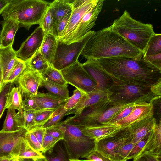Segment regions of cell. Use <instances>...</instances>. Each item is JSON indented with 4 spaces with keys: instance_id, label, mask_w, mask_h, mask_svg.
I'll return each instance as SVG.
<instances>
[{
    "instance_id": "obj_1",
    "label": "cell",
    "mask_w": 161,
    "mask_h": 161,
    "mask_svg": "<svg viewBox=\"0 0 161 161\" xmlns=\"http://www.w3.org/2000/svg\"><path fill=\"white\" fill-rule=\"evenodd\" d=\"M97 60L112 81L150 87L161 80V70L150 64L143 54L139 60L117 57Z\"/></svg>"
},
{
    "instance_id": "obj_2",
    "label": "cell",
    "mask_w": 161,
    "mask_h": 161,
    "mask_svg": "<svg viewBox=\"0 0 161 161\" xmlns=\"http://www.w3.org/2000/svg\"><path fill=\"white\" fill-rule=\"evenodd\" d=\"M143 54L109 26L95 32L80 55L87 59L126 57L139 60Z\"/></svg>"
},
{
    "instance_id": "obj_3",
    "label": "cell",
    "mask_w": 161,
    "mask_h": 161,
    "mask_svg": "<svg viewBox=\"0 0 161 161\" xmlns=\"http://www.w3.org/2000/svg\"><path fill=\"white\" fill-rule=\"evenodd\" d=\"M110 27L143 54L151 38L155 33L151 24L134 19L126 10Z\"/></svg>"
},
{
    "instance_id": "obj_4",
    "label": "cell",
    "mask_w": 161,
    "mask_h": 161,
    "mask_svg": "<svg viewBox=\"0 0 161 161\" xmlns=\"http://www.w3.org/2000/svg\"><path fill=\"white\" fill-rule=\"evenodd\" d=\"M48 5L42 0H11L2 14L4 19L17 21L19 27L29 30L35 24H39Z\"/></svg>"
},
{
    "instance_id": "obj_5",
    "label": "cell",
    "mask_w": 161,
    "mask_h": 161,
    "mask_svg": "<svg viewBox=\"0 0 161 161\" xmlns=\"http://www.w3.org/2000/svg\"><path fill=\"white\" fill-rule=\"evenodd\" d=\"M134 104H114L107 99L86 108L80 114L69 117L62 122L83 126L106 124L125 108Z\"/></svg>"
},
{
    "instance_id": "obj_6",
    "label": "cell",
    "mask_w": 161,
    "mask_h": 161,
    "mask_svg": "<svg viewBox=\"0 0 161 161\" xmlns=\"http://www.w3.org/2000/svg\"><path fill=\"white\" fill-rule=\"evenodd\" d=\"M108 99L117 104H130L150 102L157 96L151 92L150 87L129 85L112 81L107 90Z\"/></svg>"
},
{
    "instance_id": "obj_7",
    "label": "cell",
    "mask_w": 161,
    "mask_h": 161,
    "mask_svg": "<svg viewBox=\"0 0 161 161\" xmlns=\"http://www.w3.org/2000/svg\"><path fill=\"white\" fill-rule=\"evenodd\" d=\"M61 122L65 127L63 142L70 159L86 158L96 150L97 141L85 136L79 125Z\"/></svg>"
},
{
    "instance_id": "obj_8",
    "label": "cell",
    "mask_w": 161,
    "mask_h": 161,
    "mask_svg": "<svg viewBox=\"0 0 161 161\" xmlns=\"http://www.w3.org/2000/svg\"><path fill=\"white\" fill-rule=\"evenodd\" d=\"M95 32L91 30L80 40L68 45L58 40L54 59L51 66L61 71L75 64L78 61L86 44Z\"/></svg>"
},
{
    "instance_id": "obj_9",
    "label": "cell",
    "mask_w": 161,
    "mask_h": 161,
    "mask_svg": "<svg viewBox=\"0 0 161 161\" xmlns=\"http://www.w3.org/2000/svg\"><path fill=\"white\" fill-rule=\"evenodd\" d=\"M67 84H69L85 94L97 90V84L78 61L61 71Z\"/></svg>"
},
{
    "instance_id": "obj_10",
    "label": "cell",
    "mask_w": 161,
    "mask_h": 161,
    "mask_svg": "<svg viewBox=\"0 0 161 161\" xmlns=\"http://www.w3.org/2000/svg\"><path fill=\"white\" fill-rule=\"evenodd\" d=\"M132 138L129 127L121 128L114 134L97 141L96 150L112 161H118L115 151L122 145L131 141Z\"/></svg>"
},
{
    "instance_id": "obj_11",
    "label": "cell",
    "mask_w": 161,
    "mask_h": 161,
    "mask_svg": "<svg viewBox=\"0 0 161 161\" xmlns=\"http://www.w3.org/2000/svg\"><path fill=\"white\" fill-rule=\"evenodd\" d=\"M42 78L40 74L30 69L27 65L25 70L16 79V84L23 98L36 95Z\"/></svg>"
},
{
    "instance_id": "obj_12",
    "label": "cell",
    "mask_w": 161,
    "mask_h": 161,
    "mask_svg": "<svg viewBox=\"0 0 161 161\" xmlns=\"http://www.w3.org/2000/svg\"><path fill=\"white\" fill-rule=\"evenodd\" d=\"M103 0H98L97 4L84 15L68 44L78 41L95 25V22L101 12L104 3Z\"/></svg>"
},
{
    "instance_id": "obj_13",
    "label": "cell",
    "mask_w": 161,
    "mask_h": 161,
    "mask_svg": "<svg viewBox=\"0 0 161 161\" xmlns=\"http://www.w3.org/2000/svg\"><path fill=\"white\" fill-rule=\"evenodd\" d=\"M44 35L42 28H37L16 51L17 58L26 63L40 48Z\"/></svg>"
},
{
    "instance_id": "obj_14",
    "label": "cell",
    "mask_w": 161,
    "mask_h": 161,
    "mask_svg": "<svg viewBox=\"0 0 161 161\" xmlns=\"http://www.w3.org/2000/svg\"><path fill=\"white\" fill-rule=\"evenodd\" d=\"M98 0H88L82 6L73 9L68 23L60 39L63 43L67 44L84 15L95 5Z\"/></svg>"
},
{
    "instance_id": "obj_15",
    "label": "cell",
    "mask_w": 161,
    "mask_h": 161,
    "mask_svg": "<svg viewBox=\"0 0 161 161\" xmlns=\"http://www.w3.org/2000/svg\"><path fill=\"white\" fill-rule=\"evenodd\" d=\"M28 131L22 128L15 132L0 131V158L14 157L17 145L21 138Z\"/></svg>"
},
{
    "instance_id": "obj_16",
    "label": "cell",
    "mask_w": 161,
    "mask_h": 161,
    "mask_svg": "<svg viewBox=\"0 0 161 161\" xmlns=\"http://www.w3.org/2000/svg\"><path fill=\"white\" fill-rule=\"evenodd\" d=\"M82 65L96 82L98 90L106 91L111 85L112 80L104 71L98 60L87 59Z\"/></svg>"
},
{
    "instance_id": "obj_17",
    "label": "cell",
    "mask_w": 161,
    "mask_h": 161,
    "mask_svg": "<svg viewBox=\"0 0 161 161\" xmlns=\"http://www.w3.org/2000/svg\"><path fill=\"white\" fill-rule=\"evenodd\" d=\"M154 110L151 102H143L136 103L131 113L125 118L114 124L121 128L128 127L132 124L149 116H153Z\"/></svg>"
},
{
    "instance_id": "obj_18",
    "label": "cell",
    "mask_w": 161,
    "mask_h": 161,
    "mask_svg": "<svg viewBox=\"0 0 161 161\" xmlns=\"http://www.w3.org/2000/svg\"><path fill=\"white\" fill-rule=\"evenodd\" d=\"M79 126L81 131L85 136L97 141L114 134L121 128L120 126L116 124H103L88 126Z\"/></svg>"
},
{
    "instance_id": "obj_19",
    "label": "cell",
    "mask_w": 161,
    "mask_h": 161,
    "mask_svg": "<svg viewBox=\"0 0 161 161\" xmlns=\"http://www.w3.org/2000/svg\"><path fill=\"white\" fill-rule=\"evenodd\" d=\"M157 122L153 116L134 123L128 127L132 138L131 142L136 144L155 128Z\"/></svg>"
},
{
    "instance_id": "obj_20",
    "label": "cell",
    "mask_w": 161,
    "mask_h": 161,
    "mask_svg": "<svg viewBox=\"0 0 161 161\" xmlns=\"http://www.w3.org/2000/svg\"><path fill=\"white\" fill-rule=\"evenodd\" d=\"M34 98L37 106L36 111L46 109L55 110L64 107L67 99L50 92L42 93L38 92Z\"/></svg>"
},
{
    "instance_id": "obj_21",
    "label": "cell",
    "mask_w": 161,
    "mask_h": 161,
    "mask_svg": "<svg viewBox=\"0 0 161 161\" xmlns=\"http://www.w3.org/2000/svg\"><path fill=\"white\" fill-rule=\"evenodd\" d=\"M108 99L107 90H97L85 94L73 110L69 111L68 114H80L86 108Z\"/></svg>"
},
{
    "instance_id": "obj_22",
    "label": "cell",
    "mask_w": 161,
    "mask_h": 161,
    "mask_svg": "<svg viewBox=\"0 0 161 161\" xmlns=\"http://www.w3.org/2000/svg\"><path fill=\"white\" fill-rule=\"evenodd\" d=\"M19 59L12 46L0 48V62L3 83Z\"/></svg>"
},
{
    "instance_id": "obj_23",
    "label": "cell",
    "mask_w": 161,
    "mask_h": 161,
    "mask_svg": "<svg viewBox=\"0 0 161 161\" xmlns=\"http://www.w3.org/2000/svg\"><path fill=\"white\" fill-rule=\"evenodd\" d=\"M71 1L56 0L48 4L53 16V33L55 36L59 22L66 15L71 13L73 10Z\"/></svg>"
},
{
    "instance_id": "obj_24",
    "label": "cell",
    "mask_w": 161,
    "mask_h": 161,
    "mask_svg": "<svg viewBox=\"0 0 161 161\" xmlns=\"http://www.w3.org/2000/svg\"><path fill=\"white\" fill-rule=\"evenodd\" d=\"M0 33V48L12 46L16 33L20 28L18 23L11 19H4Z\"/></svg>"
},
{
    "instance_id": "obj_25",
    "label": "cell",
    "mask_w": 161,
    "mask_h": 161,
    "mask_svg": "<svg viewBox=\"0 0 161 161\" xmlns=\"http://www.w3.org/2000/svg\"><path fill=\"white\" fill-rule=\"evenodd\" d=\"M58 40V38L52 34L45 35L39 49L42 57L50 66H52L54 59Z\"/></svg>"
},
{
    "instance_id": "obj_26",
    "label": "cell",
    "mask_w": 161,
    "mask_h": 161,
    "mask_svg": "<svg viewBox=\"0 0 161 161\" xmlns=\"http://www.w3.org/2000/svg\"><path fill=\"white\" fill-rule=\"evenodd\" d=\"M14 156L18 158L36 161L45 158L42 153L33 149L28 144L24 136L20 139L16 147Z\"/></svg>"
},
{
    "instance_id": "obj_27",
    "label": "cell",
    "mask_w": 161,
    "mask_h": 161,
    "mask_svg": "<svg viewBox=\"0 0 161 161\" xmlns=\"http://www.w3.org/2000/svg\"><path fill=\"white\" fill-rule=\"evenodd\" d=\"M145 153L161 156V119L157 123L150 139L139 156Z\"/></svg>"
},
{
    "instance_id": "obj_28",
    "label": "cell",
    "mask_w": 161,
    "mask_h": 161,
    "mask_svg": "<svg viewBox=\"0 0 161 161\" xmlns=\"http://www.w3.org/2000/svg\"><path fill=\"white\" fill-rule=\"evenodd\" d=\"M34 110H24L22 109L18 111L16 114V118L18 126L28 131L36 127L34 121Z\"/></svg>"
},
{
    "instance_id": "obj_29",
    "label": "cell",
    "mask_w": 161,
    "mask_h": 161,
    "mask_svg": "<svg viewBox=\"0 0 161 161\" xmlns=\"http://www.w3.org/2000/svg\"><path fill=\"white\" fill-rule=\"evenodd\" d=\"M23 97L18 87H13L8 95L5 106L6 109L19 111L22 109Z\"/></svg>"
},
{
    "instance_id": "obj_30",
    "label": "cell",
    "mask_w": 161,
    "mask_h": 161,
    "mask_svg": "<svg viewBox=\"0 0 161 161\" xmlns=\"http://www.w3.org/2000/svg\"><path fill=\"white\" fill-rule=\"evenodd\" d=\"M40 86L44 87L49 92L62 98L67 99L69 97L67 85H61L42 79Z\"/></svg>"
},
{
    "instance_id": "obj_31",
    "label": "cell",
    "mask_w": 161,
    "mask_h": 161,
    "mask_svg": "<svg viewBox=\"0 0 161 161\" xmlns=\"http://www.w3.org/2000/svg\"><path fill=\"white\" fill-rule=\"evenodd\" d=\"M26 64L30 69L40 74L50 66L48 63L42 57L39 49Z\"/></svg>"
},
{
    "instance_id": "obj_32",
    "label": "cell",
    "mask_w": 161,
    "mask_h": 161,
    "mask_svg": "<svg viewBox=\"0 0 161 161\" xmlns=\"http://www.w3.org/2000/svg\"><path fill=\"white\" fill-rule=\"evenodd\" d=\"M42 79L61 85H67L61 71L50 66L41 74Z\"/></svg>"
},
{
    "instance_id": "obj_33",
    "label": "cell",
    "mask_w": 161,
    "mask_h": 161,
    "mask_svg": "<svg viewBox=\"0 0 161 161\" xmlns=\"http://www.w3.org/2000/svg\"><path fill=\"white\" fill-rule=\"evenodd\" d=\"M16 110L8 109L5 119L1 131L6 132H13L18 131L22 128L18 126L16 118Z\"/></svg>"
},
{
    "instance_id": "obj_34",
    "label": "cell",
    "mask_w": 161,
    "mask_h": 161,
    "mask_svg": "<svg viewBox=\"0 0 161 161\" xmlns=\"http://www.w3.org/2000/svg\"><path fill=\"white\" fill-rule=\"evenodd\" d=\"M161 53V34L155 33L149 40L144 56L154 55Z\"/></svg>"
},
{
    "instance_id": "obj_35",
    "label": "cell",
    "mask_w": 161,
    "mask_h": 161,
    "mask_svg": "<svg viewBox=\"0 0 161 161\" xmlns=\"http://www.w3.org/2000/svg\"><path fill=\"white\" fill-rule=\"evenodd\" d=\"M44 155L48 161H70L63 144H58L54 153H46Z\"/></svg>"
},
{
    "instance_id": "obj_36",
    "label": "cell",
    "mask_w": 161,
    "mask_h": 161,
    "mask_svg": "<svg viewBox=\"0 0 161 161\" xmlns=\"http://www.w3.org/2000/svg\"><path fill=\"white\" fill-rule=\"evenodd\" d=\"M69 111L64 107L55 110L48 120L42 125V128L46 129L56 125L60 122L64 116L67 115Z\"/></svg>"
},
{
    "instance_id": "obj_37",
    "label": "cell",
    "mask_w": 161,
    "mask_h": 161,
    "mask_svg": "<svg viewBox=\"0 0 161 161\" xmlns=\"http://www.w3.org/2000/svg\"><path fill=\"white\" fill-rule=\"evenodd\" d=\"M53 14L51 9L48 5L39 24V26L42 28L45 35L48 34L53 35Z\"/></svg>"
},
{
    "instance_id": "obj_38",
    "label": "cell",
    "mask_w": 161,
    "mask_h": 161,
    "mask_svg": "<svg viewBox=\"0 0 161 161\" xmlns=\"http://www.w3.org/2000/svg\"><path fill=\"white\" fill-rule=\"evenodd\" d=\"M25 62L19 60L13 67L4 82L14 83L25 70L26 67Z\"/></svg>"
},
{
    "instance_id": "obj_39",
    "label": "cell",
    "mask_w": 161,
    "mask_h": 161,
    "mask_svg": "<svg viewBox=\"0 0 161 161\" xmlns=\"http://www.w3.org/2000/svg\"><path fill=\"white\" fill-rule=\"evenodd\" d=\"M153 130L146 135L137 143L135 144L132 150L128 155L126 159L127 160L134 159L140 155L150 139Z\"/></svg>"
},
{
    "instance_id": "obj_40",
    "label": "cell",
    "mask_w": 161,
    "mask_h": 161,
    "mask_svg": "<svg viewBox=\"0 0 161 161\" xmlns=\"http://www.w3.org/2000/svg\"><path fill=\"white\" fill-rule=\"evenodd\" d=\"M135 145L130 141L124 144L116 149L114 153L118 161H126L127 158Z\"/></svg>"
},
{
    "instance_id": "obj_41",
    "label": "cell",
    "mask_w": 161,
    "mask_h": 161,
    "mask_svg": "<svg viewBox=\"0 0 161 161\" xmlns=\"http://www.w3.org/2000/svg\"><path fill=\"white\" fill-rule=\"evenodd\" d=\"M54 111L46 109L36 111L34 121L36 127H42L48 120Z\"/></svg>"
},
{
    "instance_id": "obj_42",
    "label": "cell",
    "mask_w": 161,
    "mask_h": 161,
    "mask_svg": "<svg viewBox=\"0 0 161 161\" xmlns=\"http://www.w3.org/2000/svg\"><path fill=\"white\" fill-rule=\"evenodd\" d=\"M60 141L45 132L42 147L43 154L52 153L57 144Z\"/></svg>"
},
{
    "instance_id": "obj_43",
    "label": "cell",
    "mask_w": 161,
    "mask_h": 161,
    "mask_svg": "<svg viewBox=\"0 0 161 161\" xmlns=\"http://www.w3.org/2000/svg\"><path fill=\"white\" fill-rule=\"evenodd\" d=\"M45 132L59 141L63 140L64 136L65 127L60 122L54 126L46 129Z\"/></svg>"
},
{
    "instance_id": "obj_44",
    "label": "cell",
    "mask_w": 161,
    "mask_h": 161,
    "mask_svg": "<svg viewBox=\"0 0 161 161\" xmlns=\"http://www.w3.org/2000/svg\"><path fill=\"white\" fill-rule=\"evenodd\" d=\"M83 93L76 89L73 91V94L67 99L64 107L68 110H73L81 100Z\"/></svg>"
},
{
    "instance_id": "obj_45",
    "label": "cell",
    "mask_w": 161,
    "mask_h": 161,
    "mask_svg": "<svg viewBox=\"0 0 161 161\" xmlns=\"http://www.w3.org/2000/svg\"><path fill=\"white\" fill-rule=\"evenodd\" d=\"M14 83L5 84L0 92V119L5 109V106L8 95L14 86Z\"/></svg>"
},
{
    "instance_id": "obj_46",
    "label": "cell",
    "mask_w": 161,
    "mask_h": 161,
    "mask_svg": "<svg viewBox=\"0 0 161 161\" xmlns=\"http://www.w3.org/2000/svg\"><path fill=\"white\" fill-rule=\"evenodd\" d=\"M24 137L31 147L36 151L42 153L43 149L42 146L32 132L27 131Z\"/></svg>"
},
{
    "instance_id": "obj_47",
    "label": "cell",
    "mask_w": 161,
    "mask_h": 161,
    "mask_svg": "<svg viewBox=\"0 0 161 161\" xmlns=\"http://www.w3.org/2000/svg\"><path fill=\"white\" fill-rule=\"evenodd\" d=\"M134 104L125 108L106 124H114L127 117L132 110Z\"/></svg>"
},
{
    "instance_id": "obj_48",
    "label": "cell",
    "mask_w": 161,
    "mask_h": 161,
    "mask_svg": "<svg viewBox=\"0 0 161 161\" xmlns=\"http://www.w3.org/2000/svg\"><path fill=\"white\" fill-rule=\"evenodd\" d=\"M34 96H31L25 98L22 100V108L24 110H34L36 111L37 106Z\"/></svg>"
},
{
    "instance_id": "obj_49",
    "label": "cell",
    "mask_w": 161,
    "mask_h": 161,
    "mask_svg": "<svg viewBox=\"0 0 161 161\" xmlns=\"http://www.w3.org/2000/svg\"><path fill=\"white\" fill-rule=\"evenodd\" d=\"M71 13L65 16L59 23L55 33V36L59 40L63 31L65 28L69 21Z\"/></svg>"
},
{
    "instance_id": "obj_50",
    "label": "cell",
    "mask_w": 161,
    "mask_h": 161,
    "mask_svg": "<svg viewBox=\"0 0 161 161\" xmlns=\"http://www.w3.org/2000/svg\"><path fill=\"white\" fill-rule=\"evenodd\" d=\"M144 56L150 64L161 70V53Z\"/></svg>"
},
{
    "instance_id": "obj_51",
    "label": "cell",
    "mask_w": 161,
    "mask_h": 161,
    "mask_svg": "<svg viewBox=\"0 0 161 161\" xmlns=\"http://www.w3.org/2000/svg\"><path fill=\"white\" fill-rule=\"evenodd\" d=\"M29 131L33 133L42 146L45 132V129L42 128V127H36Z\"/></svg>"
},
{
    "instance_id": "obj_52",
    "label": "cell",
    "mask_w": 161,
    "mask_h": 161,
    "mask_svg": "<svg viewBox=\"0 0 161 161\" xmlns=\"http://www.w3.org/2000/svg\"><path fill=\"white\" fill-rule=\"evenodd\" d=\"M86 158L91 161H113L103 155L96 150L89 155Z\"/></svg>"
},
{
    "instance_id": "obj_53",
    "label": "cell",
    "mask_w": 161,
    "mask_h": 161,
    "mask_svg": "<svg viewBox=\"0 0 161 161\" xmlns=\"http://www.w3.org/2000/svg\"><path fill=\"white\" fill-rule=\"evenodd\" d=\"M152 93L157 96H161V80L152 85L150 87Z\"/></svg>"
},
{
    "instance_id": "obj_54",
    "label": "cell",
    "mask_w": 161,
    "mask_h": 161,
    "mask_svg": "<svg viewBox=\"0 0 161 161\" xmlns=\"http://www.w3.org/2000/svg\"><path fill=\"white\" fill-rule=\"evenodd\" d=\"M88 0H76L71 1V4L73 9L77 8L85 3Z\"/></svg>"
},
{
    "instance_id": "obj_55",
    "label": "cell",
    "mask_w": 161,
    "mask_h": 161,
    "mask_svg": "<svg viewBox=\"0 0 161 161\" xmlns=\"http://www.w3.org/2000/svg\"><path fill=\"white\" fill-rule=\"evenodd\" d=\"M11 0H0V14H2L9 4Z\"/></svg>"
},
{
    "instance_id": "obj_56",
    "label": "cell",
    "mask_w": 161,
    "mask_h": 161,
    "mask_svg": "<svg viewBox=\"0 0 161 161\" xmlns=\"http://www.w3.org/2000/svg\"><path fill=\"white\" fill-rule=\"evenodd\" d=\"M3 82L2 71L0 62V92L4 85Z\"/></svg>"
},
{
    "instance_id": "obj_57",
    "label": "cell",
    "mask_w": 161,
    "mask_h": 161,
    "mask_svg": "<svg viewBox=\"0 0 161 161\" xmlns=\"http://www.w3.org/2000/svg\"><path fill=\"white\" fill-rule=\"evenodd\" d=\"M17 158L15 157H8L0 158V161H14Z\"/></svg>"
},
{
    "instance_id": "obj_58",
    "label": "cell",
    "mask_w": 161,
    "mask_h": 161,
    "mask_svg": "<svg viewBox=\"0 0 161 161\" xmlns=\"http://www.w3.org/2000/svg\"><path fill=\"white\" fill-rule=\"evenodd\" d=\"M133 161H147L144 155H142L134 158Z\"/></svg>"
},
{
    "instance_id": "obj_59",
    "label": "cell",
    "mask_w": 161,
    "mask_h": 161,
    "mask_svg": "<svg viewBox=\"0 0 161 161\" xmlns=\"http://www.w3.org/2000/svg\"><path fill=\"white\" fill-rule=\"evenodd\" d=\"M36 161H48L46 158L39 159Z\"/></svg>"
},
{
    "instance_id": "obj_60",
    "label": "cell",
    "mask_w": 161,
    "mask_h": 161,
    "mask_svg": "<svg viewBox=\"0 0 161 161\" xmlns=\"http://www.w3.org/2000/svg\"><path fill=\"white\" fill-rule=\"evenodd\" d=\"M25 160L17 158L14 161H24Z\"/></svg>"
},
{
    "instance_id": "obj_61",
    "label": "cell",
    "mask_w": 161,
    "mask_h": 161,
    "mask_svg": "<svg viewBox=\"0 0 161 161\" xmlns=\"http://www.w3.org/2000/svg\"><path fill=\"white\" fill-rule=\"evenodd\" d=\"M76 161H88L87 160H81L79 159L75 160Z\"/></svg>"
},
{
    "instance_id": "obj_62",
    "label": "cell",
    "mask_w": 161,
    "mask_h": 161,
    "mask_svg": "<svg viewBox=\"0 0 161 161\" xmlns=\"http://www.w3.org/2000/svg\"><path fill=\"white\" fill-rule=\"evenodd\" d=\"M70 161H76L75 160H72L70 159Z\"/></svg>"
},
{
    "instance_id": "obj_63",
    "label": "cell",
    "mask_w": 161,
    "mask_h": 161,
    "mask_svg": "<svg viewBox=\"0 0 161 161\" xmlns=\"http://www.w3.org/2000/svg\"><path fill=\"white\" fill-rule=\"evenodd\" d=\"M88 160V161H91L88 160Z\"/></svg>"
}]
</instances>
